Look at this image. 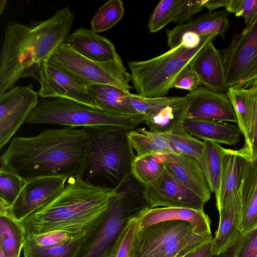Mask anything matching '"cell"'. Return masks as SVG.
<instances>
[{"label":"cell","mask_w":257,"mask_h":257,"mask_svg":"<svg viewBox=\"0 0 257 257\" xmlns=\"http://www.w3.org/2000/svg\"><path fill=\"white\" fill-rule=\"evenodd\" d=\"M74 19V12L67 6L46 20L8 23L0 57V95L13 88L20 78L38 80L40 65L48 63L65 42Z\"/></svg>","instance_id":"1"},{"label":"cell","mask_w":257,"mask_h":257,"mask_svg":"<svg viewBox=\"0 0 257 257\" xmlns=\"http://www.w3.org/2000/svg\"><path fill=\"white\" fill-rule=\"evenodd\" d=\"M88 144L87 133L67 126L15 137L0 157L1 168L26 181L45 177L77 176Z\"/></svg>","instance_id":"2"},{"label":"cell","mask_w":257,"mask_h":257,"mask_svg":"<svg viewBox=\"0 0 257 257\" xmlns=\"http://www.w3.org/2000/svg\"><path fill=\"white\" fill-rule=\"evenodd\" d=\"M117 194L118 188H99L77 176L69 177L57 196L21 221L27 239L53 231L80 233L93 230Z\"/></svg>","instance_id":"3"},{"label":"cell","mask_w":257,"mask_h":257,"mask_svg":"<svg viewBox=\"0 0 257 257\" xmlns=\"http://www.w3.org/2000/svg\"><path fill=\"white\" fill-rule=\"evenodd\" d=\"M88 144L77 176L95 187L117 189L132 175L135 155L128 131L113 125L82 127Z\"/></svg>","instance_id":"4"},{"label":"cell","mask_w":257,"mask_h":257,"mask_svg":"<svg viewBox=\"0 0 257 257\" xmlns=\"http://www.w3.org/2000/svg\"><path fill=\"white\" fill-rule=\"evenodd\" d=\"M218 36H205L197 46L182 42L178 46L152 59L130 61L132 83L138 94L145 97H162L168 94L179 73L188 66L199 51Z\"/></svg>","instance_id":"5"},{"label":"cell","mask_w":257,"mask_h":257,"mask_svg":"<svg viewBox=\"0 0 257 257\" xmlns=\"http://www.w3.org/2000/svg\"><path fill=\"white\" fill-rule=\"evenodd\" d=\"M145 122L140 114L117 115L106 113L78 102L65 99L41 98L28 117V124H55L72 127L113 125L131 131Z\"/></svg>","instance_id":"6"},{"label":"cell","mask_w":257,"mask_h":257,"mask_svg":"<svg viewBox=\"0 0 257 257\" xmlns=\"http://www.w3.org/2000/svg\"><path fill=\"white\" fill-rule=\"evenodd\" d=\"M88 86L105 84L130 92L133 86L131 73L127 71L122 60H112L99 62L88 59L64 42L55 50L48 61Z\"/></svg>","instance_id":"7"},{"label":"cell","mask_w":257,"mask_h":257,"mask_svg":"<svg viewBox=\"0 0 257 257\" xmlns=\"http://www.w3.org/2000/svg\"><path fill=\"white\" fill-rule=\"evenodd\" d=\"M139 214V208L132 199L116 197L99 225L87 234L76 257H109L117 250L129 222Z\"/></svg>","instance_id":"8"},{"label":"cell","mask_w":257,"mask_h":257,"mask_svg":"<svg viewBox=\"0 0 257 257\" xmlns=\"http://www.w3.org/2000/svg\"><path fill=\"white\" fill-rule=\"evenodd\" d=\"M219 52L228 89L257 85V19L250 27L234 34L229 45Z\"/></svg>","instance_id":"9"},{"label":"cell","mask_w":257,"mask_h":257,"mask_svg":"<svg viewBox=\"0 0 257 257\" xmlns=\"http://www.w3.org/2000/svg\"><path fill=\"white\" fill-rule=\"evenodd\" d=\"M38 93L30 84L0 95V149L7 144L38 105Z\"/></svg>","instance_id":"10"},{"label":"cell","mask_w":257,"mask_h":257,"mask_svg":"<svg viewBox=\"0 0 257 257\" xmlns=\"http://www.w3.org/2000/svg\"><path fill=\"white\" fill-rule=\"evenodd\" d=\"M193 232L191 224L182 220L164 221L145 228L139 227L131 257H157L173 242Z\"/></svg>","instance_id":"11"},{"label":"cell","mask_w":257,"mask_h":257,"mask_svg":"<svg viewBox=\"0 0 257 257\" xmlns=\"http://www.w3.org/2000/svg\"><path fill=\"white\" fill-rule=\"evenodd\" d=\"M144 195L151 208L181 207L203 210L206 203L178 180L166 166L158 179L144 186Z\"/></svg>","instance_id":"12"},{"label":"cell","mask_w":257,"mask_h":257,"mask_svg":"<svg viewBox=\"0 0 257 257\" xmlns=\"http://www.w3.org/2000/svg\"><path fill=\"white\" fill-rule=\"evenodd\" d=\"M38 81L40 84L38 93L41 98H65L95 108L86 86L55 66L42 63Z\"/></svg>","instance_id":"13"},{"label":"cell","mask_w":257,"mask_h":257,"mask_svg":"<svg viewBox=\"0 0 257 257\" xmlns=\"http://www.w3.org/2000/svg\"><path fill=\"white\" fill-rule=\"evenodd\" d=\"M67 179L45 177L26 181L13 204L6 207L16 219L21 221L57 196L64 188Z\"/></svg>","instance_id":"14"},{"label":"cell","mask_w":257,"mask_h":257,"mask_svg":"<svg viewBox=\"0 0 257 257\" xmlns=\"http://www.w3.org/2000/svg\"><path fill=\"white\" fill-rule=\"evenodd\" d=\"M185 96L187 103V118L237 122L227 92H218L200 86Z\"/></svg>","instance_id":"15"},{"label":"cell","mask_w":257,"mask_h":257,"mask_svg":"<svg viewBox=\"0 0 257 257\" xmlns=\"http://www.w3.org/2000/svg\"><path fill=\"white\" fill-rule=\"evenodd\" d=\"M249 159L240 150L225 149L216 207L220 210L240 197V190Z\"/></svg>","instance_id":"16"},{"label":"cell","mask_w":257,"mask_h":257,"mask_svg":"<svg viewBox=\"0 0 257 257\" xmlns=\"http://www.w3.org/2000/svg\"><path fill=\"white\" fill-rule=\"evenodd\" d=\"M227 12L226 10L209 12L187 23L166 30L167 46L170 49L177 47L181 43L183 36L187 33L199 36L219 34L224 39L230 27Z\"/></svg>","instance_id":"17"},{"label":"cell","mask_w":257,"mask_h":257,"mask_svg":"<svg viewBox=\"0 0 257 257\" xmlns=\"http://www.w3.org/2000/svg\"><path fill=\"white\" fill-rule=\"evenodd\" d=\"M189 66L197 75L201 85L216 92H227L220 52L213 42L204 46Z\"/></svg>","instance_id":"18"},{"label":"cell","mask_w":257,"mask_h":257,"mask_svg":"<svg viewBox=\"0 0 257 257\" xmlns=\"http://www.w3.org/2000/svg\"><path fill=\"white\" fill-rule=\"evenodd\" d=\"M164 164L178 180L205 203L210 200L211 191L196 159L169 154L164 155Z\"/></svg>","instance_id":"19"},{"label":"cell","mask_w":257,"mask_h":257,"mask_svg":"<svg viewBox=\"0 0 257 257\" xmlns=\"http://www.w3.org/2000/svg\"><path fill=\"white\" fill-rule=\"evenodd\" d=\"M65 42L78 53L93 61L103 62L121 59L109 40L84 27L69 34Z\"/></svg>","instance_id":"20"},{"label":"cell","mask_w":257,"mask_h":257,"mask_svg":"<svg viewBox=\"0 0 257 257\" xmlns=\"http://www.w3.org/2000/svg\"><path fill=\"white\" fill-rule=\"evenodd\" d=\"M169 220L187 221L197 234L211 233V220L203 210L181 207H161L148 209L139 217V228Z\"/></svg>","instance_id":"21"},{"label":"cell","mask_w":257,"mask_h":257,"mask_svg":"<svg viewBox=\"0 0 257 257\" xmlns=\"http://www.w3.org/2000/svg\"><path fill=\"white\" fill-rule=\"evenodd\" d=\"M184 130L191 136L219 144H237L241 132L238 126L212 119L187 118L183 124Z\"/></svg>","instance_id":"22"},{"label":"cell","mask_w":257,"mask_h":257,"mask_svg":"<svg viewBox=\"0 0 257 257\" xmlns=\"http://www.w3.org/2000/svg\"><path fill=\"white\" fill-rule=\"evenodd\" d=\"M239 193V227L245 234L257 226V160H248Z\"/></svg>","instance_id":"23"},{"label":"cell","mask_w":257,"mask_h":257,"mask_svg":"<svg viewBox=\"0 0 257 257\" xmlns=\"http://www.w3.org/2000/svg\"><path fill=\"white\" fill-rule=\"evenodd\" d=\"M240 197L218 211L219 222L212 244V255H218L232 245L242 235L240 230Z\"/></svg>","instance_id":"24"},{"label":"cell","mask_w":257,"mask_h":257,"mask_svg":"<svg viewBox=\"0 0 257 257\" xmlns=\"http://www.w3.org/2000/svg\"><path fill=\"white\" fill-rule=\"evenodd\" d=\"M187 103L185 96L159 111L144 116V123L149 130L164 134L183 130V124L187 118Z\"/></svg>","instance_id":"25"},{"label":"cell","mask_w":257,"mask_h":257,"mask_svg":"<svg viewBox=\"0 0 257 257\" xmlns=\"http://www.w3.org/2000/svg\"><path fill=\"white\" fill-rule=\"evenodd\" d=\"M27 235L21 221L0 204V247L7 257H20Z\"/></svg>","instance_id":"26"},{"label":"cell","mask_w":257,"mask_h":257,"mask_svg":"<svg viewBox=\"0 0 257 257\" xmlns=\"http://www.w3.org/2000/svg\"><path fill=\"white\" fill-rule=\"evenodd\" d=\"M86 88L96 109L112 115L136 114L123 102L124 98L130 92L105 84H92Z\"/></svg>","instance_id":"27"},{"label":"cell","mask_w":257,"mask_h":257,"mask_svg":"<svg viewBox=\"0 0 257 257\" xmlns=\"http://www.w3.org/2000/svg\"><path fill=\"white\" fill-rule=\"evenodd\" d=\"M203 150L197 160L211 192L216 198L219 194L222 157L225 149L220 144L204 140Z\"/></svg>","instance_id":"28"},{"label":"cell","mask_w":257,"mask_h":257,"mask_svg":"<svg viewBox=\"0 0 257 257\" xmlns=\"http://www.w3.org/2000/svg\"><path fill=\"white\" fill-rule=\"evenodd\" d=\"M130 145L137 157L155 154H174L168 141L161 134L139 127L128 132Z\"/></svg>","instance_id":"29"},{"label":"cell","mask_w":257,"mask_h":257,"mask_svg":"<svg viewBox=\"0 0 257 257\" xmlns=\"http://www.w3.org/2000/svg\"><path fill=\"white\" fill-rule=\"evenodd\" d=\"M89 232L50 246L36 245L26 240L23 248L24 257H76Z\"/></svg>","instance_id":"30"},{"label":"cell","mask_w":257,"mask_h":257,"mask_svg":"<svg viewBox=\"0 0 257 257\" xmlns=\"http://www.w3.org/2000/svg\"><path fill=\"white\" fill-rule=\"evenodd\" d=\"M165 168L163 154L136 157L132 164V175L144 186L158 179Z\"/></svg>","instance_id":"31"},{"label":"cell","mask_w":257,"mask_h":257,"mask_svg":"<svg viewBox=\"0 0 257 257\" xmlns=\"http://www.w3.org/2000/svg\"><path fill=\"white\" fill-rule=\"evenodd\" d=\"M183 96L145 97L128 92L123 99V104L135 113L144 116L153 114L167 105L180 100Z\"/></svg>","instance_id":"32"},{"label":"cell","mask_w":257,"mask_h":257,"mask_svg":"<svg viewBox=\"0 0 257 257\" xmlns=\"http://www.w3.org/2000/svg\"><path fill=\"white\" fill-rule=\"evenodd\" d=\"M124 14L121 1H109L98 9L91 21V30L99 33L111 29L122 19Z\"/></svg>","instance_id":"33"},{"label":"cell","mask_w":257,"mask_h":257,"mask_svg":"<svg viewBox=\"0 0 257 257\" xmlns=\"http://www.w3.org/2000/svg\"><path fill=\"white\" fill-rule=\"evenodd\" d=\"M227 93L236 114L237 126L244 138V144H246L250 136L253 122L251 107L240 89L228 88Z\"/></svg>","instance_id":"34"},{"label":"cell","mask_w":257,"mask_h":257,"mask_svg":"<svg viewBox=\"0 0 257 257\" xmlns=\"http://www.w3.org/2000/svg\"><path fill=\"white\" fill-rule=\"evenodd\" d=\"M162 135L168 141L175 154H183L197 160L204 147V142L191 136L184 130Z\"/></svg>","instance_id":"35"},{"label":"cell","mask_w":257,"mask_h":257,"mask_svg":"<svg viewBox=\"0 0 257 257\" xmlns=\"http://www.w3.org/2000/svg\"><path fill=\"white\" fill-rule=\"evenodd\" d=\"M26 183V180L16 174L0 168V204L11 207Z\"/></svg>","instance_id":"36"},{"label":"cell","mask_w":257,"mask_h":257,"mask_svg":"<svg viewBox=\"0 0 257 257\" xmlns=\"http://www.w3.org/2000/svg\"><path fill=\"white\" fill-rule=\"evenodd\" d=\"M212 238L211 233L193 232L173 242L157 257H183Z\"/></svg>","instance_id":"37"},{"label":"cell","mask_w":257,"mask_h":257,"mask_svg":"<svg viewBox=\"0 0 257 257\" xmlns=\"http://www.w3.org/2000/svg\"><path fill=\"white\" fill-rule=\"evenodd\" d=\"M183 0H162L154 10L148 23L149 31L156 33L172 21Z\"/></svg>","instance_id":"38"},{"label":"cell","mask_w":257,"mask_h":257,"mask_svg":"<svg viewBox=\"0 0 257 257\" xmlns=\"http://www.w3.org/2000/svg\"><path fill=\"white\" fill-rule=\"evenodd\" d=\"M240 90L251 107L253 122L248 142L240 150L248 159L257 160V85Z\"/></svg>","instance_id":"39"},{"label":"cell","mask_w":257,"mask_h":257,"mask_svg":"<svg viewBox=\"0 0 257 257\" xmlns=\"http://www.w3.org/2000/svg\"><path fill=\"white\" fill-rule=\"evenodd\" d=\"M225 10L236 17H242L245 28H248L257 19V0H229Z\"/></svg>","instance_id":"40"},{"label":"cell","mask_w":257,"mask_h":257,"mask_svg":"<svg viewBox=\"0 0 257 257\" xmlns=\"http://www.w3.org/2000/svg\"><path fill=\"white\" fill-rule=\"evenodd\" d=\"M88 232L74 233L63 231H53L34 236L26 240L36 245L50 246L74 239Z\"/></svg>","instance_id":"41"},{"label":"cell","mask_w":257,"mask_h":257,"mask_svg":"<svg viewBox=\"0 0 257 257\" xmlns=\"http://www.w3.org/2000/svg\"><path fill=\"white\" fill-rule=\"evenodd\" d=\"M207 0H183L172 22L177 25L183 24L194 15L204 9Z\"/></svg>","instance_id":"42"},{"label":"cell","mask_w":257,"mask_h":257,"mask_svg":"<svg viewBox=\"0 0 257 257\" xmlns=\"http://www.w3.org/2000/svg\"><path fill=\"white\" fill-rule=\"evenodd\" d=\"M139 217L129 222L122 236L115 257H131L134 237L139 227Z\"/></svg>","instance_id":"43"},{"label":"cell","mask_w":257,"mask_h":257,"mask_svg":"<svg viewBox=\"0 0 257 257\" xmlns=\"http://www.w3.org/2000/svg\"><path fill=\"white\" fill-rule=\"evenodd\" d=\"M201 83L196 73L189 67H185L178 75L172 88L183 89L192 92L200 86Z\"/></svg>","instance_id":"44"},{"label":"cell","mask_w":257,"mask_h":257,"mask_svg":"<svg viewBox=\"0 0 257 257\" xmlns=\"http://www.w3.org/2000/svg\"><path fill=\"white\" fill-rule=\"evenodd\" d=\"M236 257H257V226L246 234Z\"/></svg>","instance_id":"45"},{"label":"cell","mask_w":257,"mask_h":257,"mask_svg":"<svg viewBox=\"0 0 257 257\" xmlns=\"http://www.w3.org/2000/svg\"><path fill=\"white\" fill-rule=\"evenodd\" d=\"M213 238L198 246L183 257H211Z\"/></svg>","instance_id":"46"},{"label":"cell","mask_w":257,"mask_h":257,"mask_svg":"<svg viewBox=\"0 0 257 257\" xmlns=\"http://www.w3.org/2000/svg\"><path fill=\"white\" fill-rule=\"evenodd\" d=\"M245 235L246 234L242 235L232 245L221 253L212 255L211 257H236Z\"/></svg>","instance_id":"47"},{"label":"cell","mask_w":257,"mask_h":257,"mask_svg":"<svg viewBox=\"0 0 257 257\" xmlns=\"http://www.w3.org/2000/svg\"><path fill=\"white\" fill-rule=\"evenodd\" d=\"M229 0H207L204 4V8L209 12H212L219 8H225Z\"/></svg>","instance_id":"48"},{"label":"cell","mask_w":257,"mask_h":257,"mask_svg":"<svg viewBox=\"0 0 257 257\" xmlns=\"http://www.w3.org/2000/svg\"><path fill=\"white\" fill-rule=\"evenodd\" d=\"M7 3V0H0V15L3 13Z\"/></svg>","instance_id":"49"},{"label":"cell","mask_w":257,"mask_h":257,"mask_svg":"<svg viewBox=\"0 0 257 257\" xmlns=\"http://www.w3.org/2000/svg\"><path fill=\"white\" fill-rule=\"evenodd\" d=\"M0 257H7L5 254L3 249L0 247Z\"/></svg>","instance_id":"50"},{"label":"cell","mask_w":257,"mask_h":257,"mask_svg":"<svg viewBox=\"0 0 257 257\" xmlns=\"http://www.w3.org/2000/svg\"><path fill=\"white\" fill-rule=\"evenodd\" d=\"M116 251H117V250L115 252H114L113 253H112L111 255H110L109 257H115Z\"/></svg>","instance_id":"51"}]
</instances>
